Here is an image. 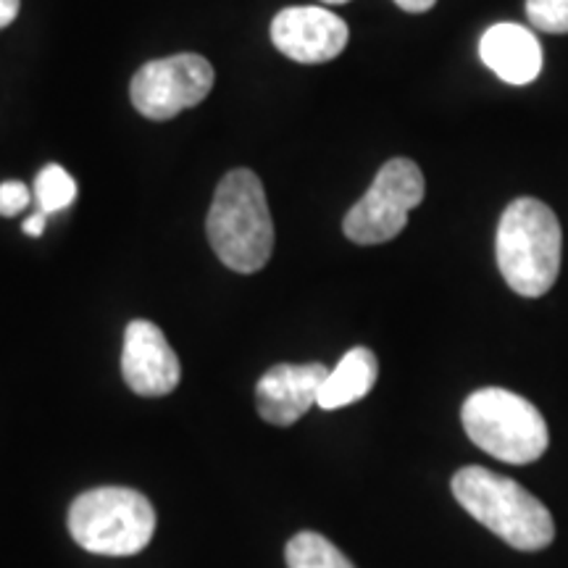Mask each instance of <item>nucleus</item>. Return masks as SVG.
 <instances>
[{
  "instance_id": "9b49d317",
  "label": "nucleus",
  "mask_w": 568,
  "mask_h": 568,
  "mask_svg": "<svg viewBox=\"0 0 568 568\" xmlns=\"http://www.w3.org/2000/svg\"><path fill=\"white\" fill-rule=\"evenodd\" d=\"M479 55L485 67L508 84H531L542 71V45L521 24H493L481 34Z\"/></svg>"
},
{
  "instance_id": "39448f33",
  "label": "nucleus",
  "mask_w": 568,
  "mask_h": 568,
  "mask_svg": "<svg viewBox=\"0 0 568 568\" xmlns=\"http://www.w3.org/2000/svg\"><path fill=\"white\" fill-rule=\"evenodd\" d=\"M155 531V510L145 495L130 487H98L69 508V535L82 550L98 556H134Z\"/></svg>"
},
{
  "instance_id": "a211bd4d",
  "label": "nucleus",
  "mask_w": 568,
  "mask_h": 568,
  "mask_svg": "<svg viewBox=\"0 0 568 568\" xmlns=\"http://www.w3.org/2000/svg\"><path fill=\"white\" fill-rule=\"evenodd\" d=\"M45 219H48V213H42L40 209L34 211L32 216L24 222V234H30V237H42V232H45Z\"/></svg>"
},
{
  "instance_id": "7ed1b4c3",
  "label": "nucleus",
  "mask_w": 568,
  "mask_h": 568,
  "mask_svg": "<svg viewBox=\"0 0 568 568\" xmlns=\"http://www.w3.org/2000/svg\"><path fill=\"white\" fill-rule=\"evenodd\" d=\"M453 495L481 527L516 550H542L556 539L550 510L514 479L481 466H466L453 477Z\"/></svg>"
},
{
  "instance_id": "f3484780",
  "label": "nucleus",
  "mask_w": 568,
  "mask_h": 568,
  "mask_svg": "<svg viewBox=\"0 0 568 568\" xmlns=\"http://www.w3.org/2000/svg\"><path fill=\"white\" fill-rule=\"evenodd\" d=\"M19 3L21 0H0V30H6L19 17Z\"/></svg>"
},
{
  "instance_id": "423d86ee",
  "label": "nucleus",
  "mask_w": 568,
  "mask_h": 568,
  "mask_svg": "<svg viewBox=\"0 0 568 568\" xmlns=\"http://www.w3.org/2000/svg\"><path fill=\"white\" fill-rule=\"evenodd\" d=\"M424 174L414 161H387L366 195L345 213V237L355 245H379L395 240L406 230L408 213L424 201Z\"/></svg>"
},
{
  "instance_id": "6ab92c4d",
  "label": "nucleus",
  "mask_w": 568,
  "mask_h": 568,
  "mask_svg": "<svg viewBox=\"0 0 568 568\" xmlns=\"http://www.w3.org/2000/svg\"><path fill=\"white\" fill-rule=\"evenodd\" d=\"M395 3L408 13H424V11H429L437 0H395Z\"/></svg>"
},
{
  "instance_id": "aec40b11",
  "label": "nucleus",
  "mask_w": 568,
  "mask_h": 568,
  "mask_svg": "<svg viewBox=\"0 0 568 568\" xmlns=\"http://www.w3.org/2000/svg\"><path fill=\"white\" fill-rule=\"evenodd\" d=\"M326 6H339V3H347V0H322Z\"/></svg>"
},
{
  "instance_id": "2eb2a0df",
  "label": "nucleus",
  "mask_w": 568,
  "mask_h": 568,
  "mask_svg": "<svg viewBox=\"0 0 568 568\" xmlns=\"http://www.w3.org/2000/svg\"><path fill=\"white\" fill-rule=\"evenodd\" d=\"M527 17L539 32H568V0H527Z\"/></svg>"
},
{
  "instance_id": "0eeeda50",
  "label": "nucleus",
  "mask_w": 568,
  "mask_h": 568,
  "mask_svg": "<svg viewBox=\"0 0 568 568\" xmlns=\"http://www.w3.org/2000/svg\"><path fill=\"white\" fill-rule=\"evenodd\" d=\"M213 80H216L213 67L203 55L176 53L169 59L148 61L132 77V105L145 119L169 122L176 113L203 103L213 88Z\"/></svg>"
},
{
  "instance_id": "dca6fc26",
  "label": "nucleus",
  "mask_w": 568,
  "mask_h": 568,
  "mask_svg": "<svg viewBox=\"0 0 568 568\" xmlns=\"http://www.w3.org/2000/svg\"><path fill=\"white\" fill-rule=\"evenodd\" d=\"M32 193L24 182L0 184V216H17L30 205Z\"/></svg>"
},
{
  "instance_id": "4468645a",
  "label": "nucleus",
  "mask_w": 568,
  "mask_h": 568,
  "mask_svg": "<svg viewBox=\"0 0 568 568\" xmlns=\"http://www.w3.org/2000/svg\"><path fill=\"white\" fill-rule=\"evenodd\" d=\"M34 201L42 213H51L69 209L77 201V182L67 169L59 163H48L45 169H40V174L34 176Z\"/></svg>"
},
{
  "instance_id": "6e6552de",
  "label": "nucleus",
  "mask_w": 568,
  "mask_h": 568,
  "mask_svg": "<svg viewBox=\"0 0 568 568\" xmlns=\"http://www.w3.org/2000/svg\"><path fill=\"white\" fill-rule=\"evenodd\" d=\"M351 30L337 13L322 6H293L272 21L276 51L297 63H326L345 51Z\"/></svg>"
},
{
  "instance_id": "f257e3e1",
  "label": "nucleus",
  "mask_w": 568,
  "mask_h": 568,
  "mask_svg": "<svg viewBox=\"0 0 568 568\" xmlns=\"http://www.w3.org/2000/svg\"><path fill=\"white\" fill-rule=\"evenodd\" d=\"M209 243L226 268L255 274L268 264L274 251V222L264 184L251 169H232L219 182L209 222Z\"/></svg>"
},
{
  "instance_id": "20e7f679",
  "label": "nucleus",
  "mask_w": 568,
  "mask_h": 568,
  "mask_svg": "<svg viewBox=\"0 0 568 568\" xmlns=\"http://www.w3.org/2000/svg\"><path fill=\"white\" fill-rule=\"evenodd\" d=\"M460 422L468 439L503 464H535L550 445L548 422L535 403L503 387L468 395Z\"/></svg>"
},
{
  "instance_id": "9d476101",
  "label": "nucleus",
  "mask_w": 568,
  "mask_h": 568,
  "mask_svg": "<svg viewBox=\"0 0 568 568\" xmlns=\"http://www.w3.org/2000/svg\"><path fill=\"white\" fill-rule=\"evenodd\" d=\"M329 376L324 364H280L261 376L255 385V406L264 422L293 426L318 403V389Z\"/></svg>"
},
{
  "instance_id": "f8f14e48",
  "label": "nucleus",
  "mask_w": 568,
  "mask_h": 568,
  "mask_svg": "<svg viewBox=\"0 0 568 568\" xmlns=\"http://www.w3.org/2000/svg\"><path fill=\"white\" fill-rule=\"evenodd\" d=\"M376 374H379L376 355L368 347H353V351H347L339 358V364L324 379L322 389H318L316 406L324 410L353 406L361 397L372 393L376 385Z\"/></svg>"
},
{
  "instance_id": "f03ea898",
  "label": "nucleus",
  "mask_w": 568,
  "mask_h": 568,
  "mask_svg": "<svg viewBox=\"0 0 568 568\" xmlns=\"http://www.w3.org/2000/svg\"><path fill=\"white\" fill-rule=\"evenodd\" d=\"M560 224L550 205L518 197L497 224L495 255L503 280L516 295L542 297L560 272Z\"/></svg>"
},
{
  "instance_id": "ddd939ff",
  "label": "nucleus",
  "mask_w": 568,
  "mask_h": 568,
  "mask_svg": "<svg viewBox=\"0 0 568 568\" xmlns=\"http://www.w3.org/2000/svg\"><path fill=\"white\" fill-rule=\"evenodd\" d=\"M287 568H355L337 545L316 535V531H301L284 548Z\"/></svg>"
},
{
  "instance_id": "1a4fd4ad",
  "label": "nucleus",
  "mask_w": 568,
  "mask_h": 568,
  "mask_svg": "<svg viewBox=\"0 0 568 568\" xmlns=\"http://www.w3.org/2000/svg\"><path fill=\"white\" fill-rule=\"evenodd\" d=\"M122 374L126 387L142 397L174 393L182 379V366L174 347L153 322L134 318L124 332Z\"/></svg>"
}]
</instances>
